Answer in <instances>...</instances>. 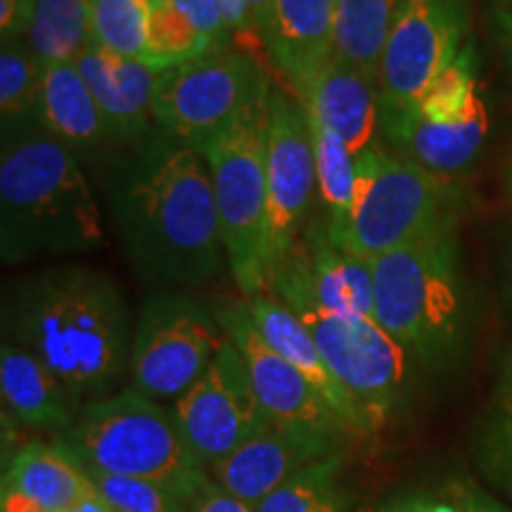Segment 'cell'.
I'll return each mask as SVG.
<instances>
[{
  "mask_svg": "<svg viewBox=\"0 0 512 512\" xmlns=\"http://www.w3.org/2000/svg\"><path fill=\"white\" fill-rule=\"evenodd\" d=\"M110 209L140 280L181 290L219 280L228 256L200 150L155 131L110 178Z\"/></svg>",
  "mask_w": 512,
  "mask_h": 512,
  "instance_id": "1",
  "label": "cell"
},
{
  "mask_svg": "<svg viewBox=\"0 0 512 512\" xmlns=\"http://www.w3.org/2000/svg\"><path fill=\"white\" fill-rule=\"evenodd\" d=\"M3 325L8 342L41 358L81 401L107 399L131 366L128 304L98 268L62 264L24 275L5 294Z\"/></svg>",
  "mask_w": 512,
  "mask_h": 512,
  "instance_id": "2",
  "label": "cell"
},
{
  "mask_svg": "<svg viewBox=\"0 0 512 512\" xmlns=\"http://www.w3.org/2000/svg\"><path fill=\"white\" fill-rule=\"evenodd\" d=\"M102 245V211L79 159L41 128L5 136L0 157V256L5 264L88 254Z\"/></svg>",
  "mask_w": 512,
  "mask_h": 512,
  "instance_id": "3",
  "label": "cell"
},
{
  "mask_svg": "<svg viewBox=\"0 0 512 512\" xmlns=\"http://www.w3.org/2000/svg\"><path fill=\"white\" fill-rule=\"evenodd\" d=\"M375 323L415 363L446 368L467 337V294L456 226L373 261Z\"/></svg>",
  "mask_w": 512,
  "mask_h": 512,
  "instance_id": "4",
  "label": "cell"
},
{
  "mask_svg": "<svg viewBox=\"0 0 512 512\" xmlns=\"http://www.w3.org/2000/svg\"><path fill=\"white\" fill-rule=\"evenodd\" d=\"M86 475H117L169 486L192 503L209 470L195 456L171 408L133 387L91 401L79 420L55 437Z\"/></svg>",
  "mask_w": 512,
  "mask_h": 512,
  "instance_id": "5",
  "label": "cell"
},
{
  "mask_svg": "<svg viewBox=\"0 0 512 512\" xmlns=\"http://www.w3.org/2000/svg\"><path fill=\"white\" fill-rule=\"evenodd\" d=\"M268 297L278 299L316 339L320 354L344 389L361 403L375 432H380L411 392L415 361L375 318H344L325 311L313 299L304 252H294L271 275Z\"/></svg>",
  "mask_w": 512,
  "mask_h": 512,
  "instance_id": "6",
  "label": "cell"
},
{
  "mask_svg": "<svg viewBox=\"0 0 512 512\" xmlns=\"http://www.w3.org/2000/svg\"><path fill=\"white\" fill-rule=\"evenodd\" d=\"M273 81L266 79L240 112L200 147L219 209L228 268L245 297L268 290L266 140Z\"/></svg>",
  "mask_w": 512,
  "mask_h": 512,
  "instance_id": "7",
  "label": "cell"
},
{
  "mask_svg": "<svg viewBox=\"0 0 512 512\" xmlns=\"http://www.w3.org/2000/svg\"><path fill=\"white\" fill-rule=\"evenodd\" d=\"M358 190L344 249L373 264L456 226L463 195L446 176L373 143L356 157Z\"/></svg>",
  "mask_w": 512,
  "mask_h": 512,
  "instance_id": "8",
  "label": "cell"
},
{
  "mask_svg": "<svg viewBox=\"0 0 512 512\" xmlns=\"http://www.w3.org/2000/svg\"><path fill=\"white\" fill-rule=\"evenodd\" d=\"M223 339L214 311L188 294H150L133 330L131 387L159 403L181 399L207 373Z\"/></svg>",
  "mask_w": 512,
  "mask_h": 512,
  "instance_id": "9",
  "label": "cell"
},
{
  "mask_svg": "<svg viewBox=\"0 0 512 512\" xmlns=\"http://www.w3.org/2000/svg\"><path fill=\"white\" fill-rule=\"evenodd\" d=\"M268 79L247 53L226 50L159 72L152 119L164 136L200 150Z\"/></svg>",
  "mask_w": 512,
  "mask_h": 512,
  "instance_id": "10",
  "label": "cell"
},
{
  "mask_svg": "<svg viewBox=\"0 0 512 512\" xmlns=\"http://www.w3.org/2000/svg\"><path fill=\"white\" fill-rule=\"evenodd\" d=\"M266 140V268L271 275L294 252L318 195L316 143L306 107L283 88H271Z\"/></svg>",
  "mask_w": 512,
  "mask_h": 512,
  "instance_id": "11",
  "label": "cell"
},
{
  "mask_svg": "<svg viewBox=\"0 0 512 512\" xmlns=\"http://www.w3.org/2000/svg\"><path fill=\"white\" fill-rule=\"evenodd\" d=\"M467 29V0H401L380 64V110H415L463 53Z\"/></svg>",
  "mask_w": 512,
  "mask_h": 512,
  "instance_id": "12",
  "label": "cell"
},
{
  "mask_svg": "<svg viewBox=\"0 0 512 512\" xmlns=\"http://www.w3.org/2000/svg\"><path fill=\"white\" fill-rule=\"evenodd\" d=\"M171 411L207 470L275 425L254 392L245 358L228 337L207 373L174 401Z\"/></svg>",
  "mask_w": 512,
  "mask_h": 512,
  "instance_id": "13",
  "label": "cell"
},
{
  "mask_svg": "<svg viewBox=\"0 0 512 512\" xmlns=\"http://www.w3.org/2000/svg\"><path fill=\"white\" fill-rule=\"evenodd\" d=\"M214 318L221 325L223 335L240 349L254 392L275 425L325 434V437L342 441L351 437L344 422L320 399L306 377L266 342L256 328L247 302L214 309Z\"/></svg>",
  "mask_w": 512,
  "mask_h": 512,
  "instance_id": "14",
  "label": "cell"
},
{
  "mask_svg": "<svg viewBox=\"0 0 512 512\" xmlns=\"http://www.w3.org/2000/svg\"><path fill=\"white\" fill-rule=\"evenodd\" d=\"M344 441L325 434L271 425L214 465L209 475L233 496L259 505L306 467L342 453Z\"/></svg>",
  "mask_w": 512,
  "mask_h": 512,
  "instance_id": "15",
  "label": "cell"
},
{
  "mask_svg": "<svg viewBox=\"0 0 512 512\" xmlns=\"http://www.w3.org/2000/svg\"><path fill=\"white\" fill-rule=\"evenodd\" d=\"M74 67L86 81L119 145L133 147L157 131L152 128V98L162 69L145 60L112 55L93 43L76 57Z\"/></svg>",
  "mask_w": 512,
  "mask_h": 512,
  "instance_id": "16",
  "label": "cell"
},
{
  "mask_svg": "<svg viewBox=\"0 0 512 512\" xmlns=\"http://www.w3.org/2000/svg\"><path fill=\"white\" fill-rule=\"evenodd\" d=\"M380 126L396 155L451 178L475 162L489 136V110L479 98L456 121H430L415 110H380Z\"/></svg>",
  "mask_w": 512,
  "mask_h": 512,
  "instance_id": "17",
  "label": "cell"
},
{
  "mask_svg": "<svg viewBox=\"0 0 512 512\" xmlns=\"http://www.w3.org/2000/svg\"><path fill=\"white\" fill-rule=\"evenodd\" d=\"M245 302L256 328H259L266 342L306 377V382L316 389L320 399L328 403L337 418L344 422L351 437H370V434H375L368 413L344 389V384L337 380L328 363H325L316 339H313L309 328L302 323V318L294 316L287 306L280 304L278 299L268 297V294L249 297Z\"/></svg>",
  "mask_w": 512,
  "mask_h": 512,
  "instance_id": "18",
  "label": "cell"
},
{
  "mask_svg": "<svg viewBox=\"0 0 512 512\" xmlns=\"http://www.w3.org/2000/svg\"><path fill=\"white\" fill-rule=\"evenodd\" d=\"M95 489L93 479L57 441H29L3 475V512H69Z\"/></svg>",
  "mask_w": 512,
  "mask_h": 512,
  "instance_id": "19",
  "label": "cell"
},
{
  "mask_svg": "<svg viewBox=\"0 0 512 512\" xmlns=\"http://www.w3.org/2000/svg\"><path fill=\"white\" fill-rule=\"evenodd\" d=\"M36 124L81 164L107 159L119 145L74 62L43 67Z\"/></svg>",
  "mask_w": 512,
  "mask_h": 512,
  "instance_id": "20",
  "label": "cell"
},
{
  "mask_svg": "<svg viewBox=\"0 0 512 512\" xmlns=\"http://www.w3.org/2000/svg\"><path fill=\"white\" fill-rule=\"evenodd\" d=\"M313 121L325 126L358 157L377 143L380 86L349 64L332 60L297 95Z\"/></svg>",
  "mask_w": 512,
  "mask_h": 512,
  "instance_id": "21",
  "label": "cell"
},
{
  "mask_svg": "<svg viewBox=\"0 0 512 512\" xmlns=\"http://www.w3.org/2000/svg\"><path fill=\"white\" fill-rule=\"evenodd\" d=\"M0 394L3 406L29 430L62 434L79 420L83 401L41 358L3 339L0 347Z\"/></svg>",
  "mask_w": 512,
  "mask_h": 512,
  "instance_id": "22",
  "label": "cell"
},
{
  "mask_svg": "<svg viewBox=\"0 0 512 512\" xmlns=\"http://www.w3.org/2000/svg\"><path fill=\"white\" fill-rule=\"evenodd\" d=\"M264 43L299 95L335 55V0H275Z\"/></svg>",
  "mask_w": 512,
  "mask_h": 512,
  "instance_id": "23",
  "label": "cell"
},
{
  "mask_svg": "<svg viewBox=\"0 0 512 512\" xmlns=\"http://www.w3.org/2000/svg\"><path fill=\"white\" fill-rule=\"evenodd\" d=\"M304 264L313 299L325 311L344 318H373L375 275L370 261L335 247L325 233L313 242L311 254H304Z\"/></svg>",
  "mask_w": 512,
  "mask_h": 512,
  "instance_id": "24",
  "label": "cell"
},
{
  "mask_svg": "<svg viewBox=\"0 0 512 512\" xmlns=\"http://www.w3.org/2000/svg\"><path fill=\"white\" fill-rule=\"evenodd\" d=\"M401 0H335V60L380 86V64Z\"/></svg>",
  "mask_w": 512,
  "mask_h": 512,
  "instance_id": "25",
  "label": "cell"
},
{
  "mask_svg": "<svg viewBox=\"0 0 512 512\" xmlns=\"http://www.w3.org/2000/svg\"><path fill=\"white\" fill-rule=\"evenodd\" d=\"M24 43L43 67L74 62L93 43L88 0H29Z\"/></svg>",
  "mask_w": 512,
  "mask_h": 512,
  "instance_id": "26",
  "label": "cell"
},
{
  "mask_svg": "<svg viewBox=\"0 0 512 512\" xmlns=\"http://www.w3.org/2000/svg\"><path fill=\"white\" fill-rule=\"evenodd\" d=\"M311 119V117H309ZM313 143H316L318 197L328 211V238L335 247L344 249L351 216L356 207L358 166L356 155L335 133L311 119Z\"/></svg>",
  "mask_w": 512,
  "mask_h": 512,
  "instance_id": "27",
  "label": "cell"
},
{
  "mask_svg": "<svg viewBox=\"0 0 512 512\" xmlns=\"http://www.w3.org/2000/svg\"><path fill=\"white\" fill-rule=\"evenodd\" d=\"M342 470V453L318 460L278 486L256 505V512H356Z\"/></svg>",
  "mask_w": 512,
  "mask_h": 512,
  "instance_id": "28",
  "label": "cell"
},
{
  "mask_svg": "<svg viewBox=\"0 0 512 512\" xmlns=\"http://www.w3.org/2000/svg\"><path fill=\"white\" fill-rule=\"evenodd\" d=\"M43 64L24 41L3 43L0 50V117L3 138L27 131L29 121L36 124V105L41 93Z\"/></svg>",
  "mask_w": 512,
  "mask_h": 512,
  "instance_id": "29",
  "label": "cell"
},
{
  "mask_svg": "<svg viewBox=\"0 0 512 512\" xmlns=\"http://www.w3.org/2000/svg\"><path fill=\"white\" fill-rule=\"evenodd\" d=\"M211 53L209 43L176 8L174 0H147V55L157 69H169Z\"/></svg>",
  "mask_w": 512,
  "mask_h": 512,
  "instance_id": "30",
  "label": "cell"
},
{
  "mask_svg": "<svg viewBox=\"0 0 512 512\" xmlns=\"http://www.w3.org/2000/svg\"><path fill=\"white\" fill-rule=\"evenodd\" d=\"M91 41L126 60L147 55V0H88Z\"/></svg>",
  "mask_w": 512,
  "mask_h": 512,
  "instance_id": "31",
  "label": "cell"
},
{
  "mask_svg": "<svg viewBox=\"0 0 512 512\" xmlns=\"http://www.w3.org/2000/svg\"><path fill=\"white\" fill-rule=\"evenodd\" d=\"M479 98L482 93H479L475 72V53H472V46H465L456 62L430 83L415 112L430 121H456L467 114Z\"/></svg>",
  "mask_w": 512,
  "mask_h": 512,
  "instance_id": "32",
  "label": "cell"
},
{
  "mask_svg": "<svg viewBox=\"0 0 512 512\" xmlns=\"http://www.w3.org/2000/svg\"><path fill=\"white\" fill-rule=\"evenodd\" d=\"M95 491L117 512H190V503L169 486L117 475H88Z\"/></svg>",
  "mask_w": 512,
  "mask_h": 512,
  "instance_id": "33",
  "label": "cell"
},
{
  "mask_svg": "<svg viewBox=\"0 0 512 512\" xmlns=\"http://www.w3.org/2000/svg\"><path fill=\"white\" fill-rule=\"evenodd\" d=\"M479 463L491 482L512 496V396L486 422L479 437Z\"/></svg>",
  "mask_w": 512,
  "mask_h": 512,
  "instance_id": "34",
  "label": "cell"
},
{
  "mask_svg": "<svg viewBox=\"0 0 512 512\" xmlns=\"http://www.w3.org/2000/svg\"><path fill=\"white\" fill-rule=\"evenodd\" d=\"M174 5L188 17V22L197 29V34L204 36L211 53H226L233 36H230L226 22H223L216 0H174Z\"/></svg>",
  "mask_w": 512,
  "mask_h": 512,
  "instance_id": "35",
  "label": "cell"
},
{
  "mask_svg": "<svg viewBox=\"0 0 512 512\" xmlns=\"http://www.w3.org/2000/svg\"><path fill=\"white\" fill-rule=\"evenodd\" d=\"M441 496L448 498L456 508L463 512H510L501 501L486 494L482 486L472 482V479H451Z\"/></svg>",
  "mask_w": 512,
  "mask_h": 512,
  "instance_id": "36",
  "label": "cell"
},
{
  "mask_svg": "<svg viewBox=\"0 0 512 512\" xmlns=\"http://www.w3.org/2000/svg\"><path fill=\"white\" fill-rule=\"evenodd\" d=\"M190 512H256V508L223 489L214 477H209L200 494L192 498Z\"/></svg>",
  "mask_w": 512,
  "mask_h": 512,
  "instance_id": "37",
  "label": "cell"
},
{
  "mask_svg": "<svg viewBox=\"0 0 512 512\" xmlns=\"http://www.w3.org/2000/svg\"><path fill=\"white\" fill-rule=\"evenodd\" d=\"M29 17V0H0V36L3 43L24 41Z\"/></svg>",
  "mask_w": 512,
  "mask_h": 512,
  "instance_id": "38",
  "label": "cell"
},
{
  "mask_svg": "<svg viewBox=\"0 0 512 512\" xmlns=\"http://www.w3.org/2000/svg\"><path fill=\"white\" fill-rule=\"evenodd\" d=\"M216 5H219V12L223 22H226L230 36H259V29H256L247 0H216Z\"/></svg>",
  "mask_w": 512,
  "mask_h": 512,
  "instance_id": "39",
  "label": "cell"
},
{
  "mask_svg": "<svg viewBox=\"0 0 512 512\" xmlns=\"http://www.w3.org/2000/svg\"><path fill=\"white\" fill-rule=\"evenodd\" d=\"M377 512H453V505L444 496L430 498L422 494H408L389 498Z\"/></svg>",
  "mask_w": 512,
  "mask_h": 512,
  "instance_id": "40",
  "label": "cell"
},
{
  "mask_svg": "<svg viewBox=\"0 0 512 512\" xmlns=\"http://www.w3.org/2000/svg\"><path fill=\"white\" fill-rule=\"evenodd\" d=\"M494 19H496L498 43H501L503 57H505V62H508V69L512 74V10L496 8Z\"/></svg>",
  "mask_w": 512,
  "mask_h": 512,
  "instance_id": "41",
  "label": "cell"
},
{
  "mask_svg": "<svg viewBox=\"0 0 512 512\" xmlns=\"http://www.w3.org/2000/svg\"><path fill=\"white\" fill-rule=\"evenodd\" d=\"M247 3H249V10H252L256 29H259V36L266 38V34L273 27L275 0H247Z\"/></svg>",
  "mask_w": 512,
  "mask_h": 512,
  "instance_id": "42",
  "label": "cell"
},
{
  "mask_svg": "<svg viewBox=\"0 0 512 512\" xmlns=\"http://www.w3.org/2000/svg\"><path fill=\"white\" fill-rule=\"evenodd\" d=\"M69 512H117V510H114L112 505L107 503L105 498H102V496L98 494V491L93 489L91 494H88L86 498H83V501L76 503L74 508L69 510Z\"/></svg>",
  "mask_w": 512,
  "mask_h": 512,
  "instance_id": "43",
  "label": "cell"
},
{
  "mask_svg": "<svg viewBox=\"0 0 512 512\" xmlns=\"http://www.w3.org/2000/svg\"><path fill=\"white\" fill-rule=\"evenodd\" d=\"M505 382H508V392L512 396V361H510V366H508V373H505Z\"/></svg>",
  "mask_w": 512,
  "mask_h": 512,
  "instance_id": "44",
  "label": "cell"
},
{
  "mask_svg": "<svg viewBox=\"0 0 512 512\" xmlns=\"http://www.w3.org/2000/svg\"><path fill=\"white\" fill-rule=\"evenodd\" d=\"M496 8H503V10H512V0H498Z\"/></svg>",
  "mask_w": 512,
  "mask_h": 512,
  "instance_id": "45",
  "label": "cell"
},
{
  "mask_svg": "<svg viewBox=\"0 0 512 512\" xmlns=\"http://www.w3.org/2000/svg\"><path fill=\"white\" fill-rule=\"evenodd\" d=\"M508 190L512 195V157H510V169H508Z\"/></svg>",
  "mask_w": 512,
  "mask_h": 512,
  "instance_id": "46",
  "label": "cell"
},
{
  "mask_svg": "<svg viewBox=\"0 0 512 512\" xmlns=\"http://www.w3.org/2000/svg\"><path fill=\"white\" fill-rule=\"evenodd\" d=\"M453 505V503H451ZM453 512H463V510H460V508H456V505H453Z\"/></svg>",
  "mask_w": 512,
  "mask_h": 512,
  "instance_id": "47",
  "label": "cell"
}]
</instances>
